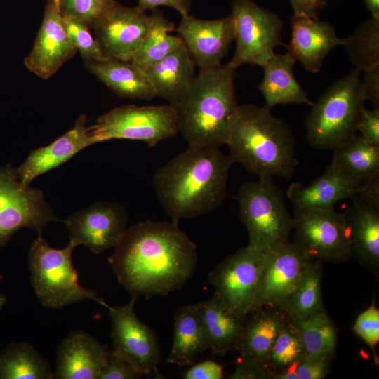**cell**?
<instances>
[{
  "label": "cell",
  "instance_id": "obj_1",
  "mask_svg": "<svg viewBox=\"0 0 379 379\" xmlns=\"http://www.w3.org/2000/svg\"><path fill=\"white\" fill-rule=\"evenodd\" d=\"M109 262L118 281L132 298L165 296L193 275L197 246L178 227L146 220L126 228Z\"/></svg>",
  "mask_w": 379,
  "mask_h": 379
},
{
  "label": "cell",
  "instance_id": "obj_2",
  "mask_svg": "<svg viewBox=\"0 0 379 379\" xmlns=\"http://www.w3.org/2000/svg\"><path fill=\"white\" fill-rule=\"evenodd\" d=\"M233 161L219 149L188 146L157 169V197L171 221L194 218L219 207L227 197Z\"/></svg>",
  "mask_w": 379,
  "mask_h": 379
},
{
  "label": "cell",
  "instance_id": "obj_3",
  "mask_svg": "<svg viewBox=\"0 0 379 379\" xmlns=\"http://www.w3.org/2000/svg\"><path fill=\"white\" fill-rule=\"evenodd\" d=\"M226 145L233 163L261 179H290L298 164L291 129L265 106H237L230 119Z\"/></svg>",
  "mask_w": 379,
  "mask_h": 379
},
{
  "label": "cell",
  "instance_id": "obj_4",
  "mask_svg": "<svg viewBox=\"0 0 379 379\" xmlns=\"http://www.w3.org/2000/svg\"><path fill=\"white\" fill-rule=\"evenodd\" d=\"M235 72L227 63L199 71L173 107L178 132L188 146L219 149L226 145L230 119L239 105Z\"/></svg>",
  "mask_w": 379,
  "mask_h": 379
},
{
  "label": "cell",
  "instance_id": "obj_5",
  "mask_svg": "<svg viewBox=\"0 0 379 379\" xmlns=\"http://www.w3.org/2000/svg\"><path fill=\"white\" fill-rule=\"evenodd\" d=\"M360 71L334 81L313 103L305 120L308 143L319 149L333 150L357 135V124L366 100Z\"/></svg>",
  "mask_w": 379,
  "mask_h": 379
},
{
  "label": "cell",
  "instance_id": "obj_6",
  "mask_svg": "<svg viewBox=\"0 0 379 379\" xmlns=\"http://www.w3.org/2000/svg\"><path fill=\"white\" fill-rule=\"evenodd\" d=\"M236 199L251 249L262 255L291 242L293 220L281 190L272 178H259L241 187Z\"/></svg>",
  "mask_w": 379,
  "mask_h": 379
},
{
  "label": "cell",
  "instance_id": "obj_7",
  "mask_svg": "<svg viewBox=\"0 0 379 379\" xmlns=\"http://www.w3.org/2000/svg\"><path fill=\"white\" fill-rule=\"evenodd\" d=\"M75 247L69 242L63 248H54L38 233L28 255L30 280L34 293L44 307L61 309L85 300H93L108 307L95 291L81 286L72 260Z\"/></svg>",
  "mask_w": 379,
  "mask_h": 379
},
{
  "label": "cell",
  "instance_id": "obj_8",
  "mask_svg": "<svg viewBox=\"0 0 379 379\" xmlns=\"http://www.w3.org/2000/svg\"><path fill=\"white\" fill-rule=\"evenodd\" d=\"M87 131L93 145L126 139L144 142L149 147L178 133L175 111L169 104L117 107L100 116Z\"/></svg>",
  "mask_w": 379,
  "mask_h": 379
},
{
  "label": "cell",
  "instance_id": "obj_9",
  "mask_svg": "<svg viewBox=\"0 0 379 379\" xmlns=\"http://www.w3.org/2000/svg\"><path fill=\"white\" fill-rule=\"evenodd\" d=\"M231 16L235 28V50L227 64L237 69L244 65L262 67L281 40L283 21L252 0H233Z\"/></svg>",
  "mask_w": 379,
  "mask_h": 379
},
{
  "label": "cell",
  "instance_id": "obj_10",
  "mask_svg": "<svg viewBox=\"0 0 379 379\" xmlns=\"http://www.w3.org/2000/svg\"><path fill=\"white\" fill-rule=\"evenodd\" d=\"M294 243L314 260L341 263L352 258L343 213L334 208H294Z\"/></svg>",
  "mask_w": 379,
  "mask_h": 379
},
{
  "label": "cell",
  "instance_id": "obj_11",
  "mask_svg": "<svg viewBox=\"0 0 379 379\" xmlns=\"http://www.w3.org/2000/svg\"><path fill=\"white\" fill-rule=\"evenodd\" d=\"M60 220L41 190L22 184L11 165L0 168V248L22 228L41 233Z\"/></svg>",
  "mask_w": 379,
  "mask_h": 379
},
{
  "label": "cell",
  "instance_id": "obj_12",
  "mask_svg": "<svg viewBox=\"0 0 379 379\" xmlns=\"http://www.w3.org/2000/svg\"><path fill=\"white\" fill-rule=\"evenodd\" d=\"M262 255L246 246L225 258L208 276L214 293L243 322L252 311Z\"/></svg>",
  "mask_w": 379,
  "mask_h": 379
},
{
  "label": "cell",
  "instance_id": "obj_13",
  "mask_svg": "<svg viewBox=\"0 0 379 379\" xmlns=\"http://www.w3.org/2000/svg\"><path fill=\"white\" fill-rule=\"evenodd\" d=\"M314 261L291 241L264 254L252 311L262 307L282 309Z\"/></svg>",
  "mask_w": 379,
  "mask_h": 379
},
{
  "label": "cell",
  "instance_id": "obj_14",
  "mask_svg": "<svg viewBox=\"0 0 379 379\" xmlns=\"http://www.w3.org/2000/svg\"><path fill=\"white\" fill-rule=\"evenodd\" d=\"M136 298L115 307L109 306L112 320L113 352L127 359L142 375L157 370L161 359L154 331L141 321L134 311Z\"/></svg>",
  "mask_w": 379,
  "mask_h": 379
},
{
  "label": "cell",
  "instance_id": "obj_15",
  "mask_svg": "<svg viewBox=\"0 0 379 379\" xmlns=\"http://www.w3.org/2000/svg\"><path fill=\"white\" fill-rule=\"evenodd\" d=\"M152 16L115 3L95 24V38L108 59L131 60L148 34Z\"/></svg>",
  "mask_w": 379,
  "mask_h": 379
},
{
  "label": "cell",
  "instance_id": "obj_16",
  "mask_svg": "<svg viewBox=\"0 0 379 379\" xmlns=\"http://www.w3.org/2000/svg\"><path fill=\"white\" fill-rule=\"evenodd\" d=\"M69 243L83 245L95 253L115 247L126 230L125 209L113 202H97L63 220Z\"/></svg>",
  "mask_w": 379,
  "mask_h": 379
},
{
  "label": "cell",
  "instance_id": "obj_17",
  "mask_svg": "<svg viewBox=\"0 0 379 379\" xmlns=\"http://www.w3.org/2000/svg\"><path fill=\"white\" fill-rule=\"evenodd\" d=\"M175 30L199 71L220 65L235 37L231 15L220 19L204 20L189 13L182 16Z\"/></svg>",
  "mask_w": 379,
  "mask_h": 379
},
{
  "label": "cell",
  "instance_id": "obj_18",
  "mask_svg": "<svg viewBox=\"0 0 379 379\" xmlns=\"http://www.w3.org/2000/svg\"><path fill=\"white\" fill-rule=\"evenodd\" d=\"M77 52L57 5L48 0L34 46L25 58V66L39 77L47 79Z\"/></svg>",
  "mask_w": 379,
  "mask_h": 379
},
{
  "label": "cell",
  "instance_id": "obj_19",
  "mask_svg": "<svg viewBox=\"0 0 379 379\" xmlns=\"http://www.w3.org/2000/svg\"><path fill=\"white\" fill-rule=\"evenodd\" d=\"M291 26V39L286 44V52L307 72H319L328 53L345 44V39L338 36L335 27L319 18L293 14Z\"/></svg>",
  "mask_w": 379,
  "mask_h": 379
},
{
  "label": "cell",
  "instance_id": "obj_20",
  "mask_svg": "<svg viewBox=\"0 0 379 379\" xmlns=\"http://www.w3.org/2000/svg\"><path fill=\"white\" fill-rule=\"evenodd\" d=\"M109 350L84 331H74L57 350L54 378L99 379Z\"/></svg>",
  "mask_w": 379,
  "mask_h": 379
},
{
  "label": "cell",
  "instance_id": "obj_21",
  "mask_svg": "<svg viewBox=\"0 0 379 379\" xmlns=\"http://www.w3.org/2000/svg\"><path fill=\"white\" fill-rule=\"evenodd\" d=\"M365 187V183L331 163L324 173L308 185L292 183L286 194L294 208L330 209L343 199H352L361 194Z\"/></svg>",
  "mask_w": 379,
  "mask_h": 379
},
{
  "label": "cell",
  "instance_id": "obj_22",
  "mask_svg": "<svg viewBox=\"0 0 379 379\" xmlns=\"http://www.w3.org/2000/svg\"><path fill=\"white\" fill-rule=\"evenodd\" d=\"M87 117L81 114L73 127L49 145L30 152L25 161L15 168L19 180L24 185L31 182L44 173L66 162L77 153L93 145L87 126Z\"/></svg>",
  "mask_w": 379,
  "mask_h": 379
},
{
  "label": "cell",
  "instance_id": "obj_23",
  "mask_svg": "<svg viewBox=\"0 0 379 379\" xmlns=\"http://www.w3.org/2000/svg\"><path fill=\"white\" fill-rule=\"evenodd\" d=\"M343 213L352 258L378 274L379 270V205L360 195Z\"/></svg>",
  "mask_w": 379,
  "mask_h": 379
},
{
  "label": "cell",
  "instance_id": "obj_24",
  "mask_svg": "<svg viewBox=\"0 0 379 379\" xmlns=\"http://www.w3.org/2000/svg\"><path fill=\"white\" fill-rule=\"evenodd\" d=\"M195 66L182 43L144 72L157 96L175 107L182 99L195 77Z\"/></svg>",
  "mask_w": 379,
  "mask_h": 379
},
{
  "label": "cell",
  "instance_id": "obj_25",
  "mask_svg": "<svg viewBox=\"0 0 379 379\" xmlns=\"http://www.w3.org/2000/svg\"><path fill=\"white\" fill-rule=\"evenodd\" d=\"M295 60L286 52L274 54L262 67L263 79L259 85L268 109L277 105L306 104L312 106L305 89L293 74Z\"/></svg>",
  "mask_w": 379,
  "mask_h": 379
},
{
  "label": "cell",
  "instance_id": "obj_26",
  "mask_svg": "<svg viewBox=\"0 0 379 379\" xmlns=\"http://www.w3.org/2000/svg\"><path fill=\"white\" fill-rule=\"evenodd\" d=\"M244 322L237 350L241 359L267 366L270 354L286 314L281 309L262 307Z\"/></svg>",
  "mask_w": 379,
  "mask_h": 379
},
{
  "label": "cell",
  "instance_id": "obj_27",
  "mask_svg": "<svg viewBox=\"0 0 379 379\" xmlns=\"http://www.w3.org/2000/svg\"><path fill=\"white\" fill-rule=\"evenodd\" d=\"M208 348V335L197 304L178 308L174 314L173 343L167 361L180 367L192 366Z\"/></svg>",
  "mask_w": 379,
  "mask_h": 379
},
{
  "label": "cell",
  "instance_id": "obj_28",
  "mask_svg": "<svg viewBox=\"0 0 379 379\" xmlns=\"http://www.w3.org/2000/svg\"><path fill=\"white\" fill-rule=\"evenodd\" d=\"M86 69L121 98L151 100L157 94L143 70L131 60L86 62Z\"/></svg>",
  "mask_w": 379,
  "mask_h": 379
},
{
  "label": "cell",
  "instance_id": "obj_29",
  "mask_svg": "<svg viewBox=\"0 0 379 379\" xmlns=\"http://www.w3.org/2000/svg\"><path fill=\"white\" fill-rule=\"evenodd\" d=\"M208 335L211 352L222 356L237 350L244 322L216 295L197 304Z\"/></svg>",
  "mask_w": 379,
  "mask_h": 379
},
{
  "label": "cell",
  "instance_id": "obj_30",
  "mask_svg": "<svg viewBox=\"0 0 379 379\" xmlns=\"http://www.w3.org/2000/svg\"><path fill=\"white\" fill-rule=\"evenodd\" d=\"M331 163L361 183L379 180V145L360 135L333 150Z\"/></svg>",
  "mask_w": 379,
  "mask_h": 379
},
{
  "label": "cell",
  "instance_id": "obj_31",
  "mask_svg": "<svg viewBox=\"0 0 379 379\" xmlns=\"http://www.w3.org/2000/svg\"><path fill=\"white\" fill-rule=\"evenodd\" d=\"M48 361L26 342L11 343L0 354V379H53Z\"/></svg>",
  "mask_w": 379,
  "mask_h": 379
},
{
  "label": "cell",
  "instance_id": "obj_32",
  "mask_svg": "<svg viewBox=\"0 0 379 379\" xmlns=\"http://www.w3.org/2000/svg\"><path fill=\"white\" fill-rule=\"evenodd\" d=\"M321 263L315 260L311 264L281 309L295 323L324 310L321 295Z\"/></svg>",
  "mask_w": 379,
  "mask_h": 379
},
{
  "label": "cell",
  "instance_id": "obj_33",
  "mask_svg": "<svg viewBox=\"0 0 379 379\" xmlns=\"http://www.w3.org/2000/svg\"><path fill=\"white\" fill-rule=\"evenodd\" d=\"M296 324L305 359L332 360L336 350L338 329L326 311L319 312Z\"/></svg>",
  "mask_w": 379,
  "mask_h": 379
},
{
  "label": "cell",
  "instance_id": "obj_34",
  "mask_svg": "<svg viewBox=\"0 0 379 379\" xmlns=\"http://www.w3.org/2000/svg\"><path fill=\"white\" fill-rule=\"evenodd\" d=\"M152 11L150 30L131 59L143 71L183 43L180 36L168 34L175 29L174 24L166 19L160 11Z\"/></svg>",
  "mask_w": 379,
  "mask_h": 379
},
{
  "label": "cell",
  "instance_id": "obj_35",
  "mask_svg": "<svg viewBox=\"0 0 379 379\" xmlns=\"http://www.w3.org/2000/svg\"><path fill=\"white\" fill-rule=\"evenodd\" d=\"M354 69L364 72L379 65V18L371 16L347 39L344 46Z\"/></svg>",
  "mask_w": 379,
  "mask_h": 379
},
{
  "label": "cell",
  "instance_id": "obj_36",
  "mask_svg": "<svg viewBox=\"0 0 379 379\" xmlns=\"http://www.w3.org/2000/svg\"><path fill=\"white\" fill-rule=\"evenodd\" d=\"M303 358L304 350L298 326L286 315L272 346L267 366L274 374Z\"/></svg>",
  "mask_w": 379,
  "mask_h": 379
},
{
  "label": "cell",
  "instance_id": "obj_37",
  "mask_svg": "<svg viewBox=\"0 0 379 379\" xmlns=\"http://www.w3.org/2000/svg\"><path fill=\"white\" fill-rule=\"evenodd\" d=\"M115 3L114 0H58V6L63 19L93 28Z\"/></svg>",
  "mask_w": 379,
  "mask_h": 379
},
{
  "label": "cell",
  "instance_id": "obj_38",
  "mask_svg": "<svg viewBox=\"0 0 379 379\" xmlns=\"http://www.w3.org/2000/svg\"><path fill=\"white\" fill-rule=\"evenodd\" d=\"M63 20L70 41L77 51H79L85 62H103L108 60L87 25L77 21Z\"/></svg>",
  "mask_w": 379,
  "mask_h": 379
},
{
  "label": "cell",
  "instance_id": "obj_39",
  "mask_svg": "<svg viewBox=\"0 0 379 379\" xmlns=\"http://www.w3.org/2000/svg\"><path fill=\"white\" fill-rule=\"evenodd\" d=\"M331 360H308L305 358L291 366L274 373L273 379H322L330 371Z\"/></svg>",
  "mask_w": 379,
  "mask_h": 379
},
{
  "label": "cell",
  "instance_id": "obj_40",
  "mask_svg": "<svg viewBox=\"0 0 379 379\" xmlns=\"http://www.w3.org/2000/svg\"><path fill=\"white\" fill-rule=\"evenodd\" d=\"M353 331L373 350L378 362L375 347L379 341V310L375 304L358 316Z\"/></svg>",
  "mask_w": 379,
  "mask_h": 379
},
{
  "label": "cell",
  "instance_id": "obj_41",
  "mask_svg": "<svg viewBox=\"0 0 379 379\" xmlns=\"http://www.w3.org/2000/svg\"><path fill=\"white\" fill-rule=\"evenodd\" d=\"M142 373L132 364L112 350H109L99 379H135Z\"/></svg>",
  "mask_w": 379,
  "mask_h": 379
},
{
  "label": "cell",
  "instance_id": "obj_42",
  "mask_svg": "<svg viewBox=\"0 0 379 379\" xmlns=\"http://www.w3.org/2000/svg\"><path fill=\"white\" fill-rule=\"evenodd\" d=\"M357 131L368 142L379 145V107L363 109L357 124Z\"/></svg>",
  "mask_w": 379,
  "mask_h": 379
},
{
  "label": "cell",
  "instance_id": "obj_43",
  "mask_svg": "<svg viewBox=\"0 0 379 379\" xmlns=\"http://www.w3.org/2000/svg\"><path fill=\"white\" fill-rule=\"evenodd\" d=\"M272 372L266 365L255 361L241 359L229 378L269 379L272 378Z\"/></svg>",
  "mask_w": 379,
  "mask_h": 379
},
{
  "label": "cell",
  "instance_id": "obj_44",
  "mask_svg": "<svg viewBox=\"0 0 379 379\" xmlns=\"http://www.w3.org/2000/svg\"><path fill=\"white\" fill-rule=\"evenodd\" d=\"M222 367L218 363L207 360L192 366L184 374L185 379H220Z\"/></svg>",
  "mask_w": 379,
  "mask_h": 379
},
{
  "label": "cell",
  "instance_id": "obj_45",
  "mask_svg": "<svg viewBox=\"0 0 379 379\" xmlns=\"http://www.w3.org/2000/svg\"><path fill=\"white\" fill-rule=\"evenodd\" d=\"M362 72L361 85L366 100H371L374 107H379V65Z\"/></svg>",
  "mask_w": 379,
  "mask_h": 379
},
{
  "label": "cell",
  "instance_id": "obj_46",
  "mask_svg": "<svg viewBox=\"0 0 379 379\" xmlns=\"http://www.w3.org/2000/svg\"><path fill=\"white\" fill-rule=\"evenodd\" d=\"M160 6L171 7L183 16L190 13L191 1L190 0H138L136 7L145 12L147 10H154Z\"/></svg>",
  "mask_w": 379,
  "mask_h": 379
},
{
  "label": "cell",
  "instance_id": "obj_47",
  "mask_svg": "<svg viewBox=\"0 0 379 379\" xmlns=\"http://www.w3.org/2000/svg\"><path fill=\"white\" fill-rule=\"evenodd\" d=\"M294 15L318 19L319 11L327 4L326 0H289Z\"/></svg>",
  "mask_w": 379,
  "mask_h": 379
},
{
  "label": "cell",
  "instance_id": "obj_48",
  "mask_svg": "<svg viewBox=\"0 0 379 379\" xmlns=\"http://www.w3.org/2000/svg\"><path fill=\"white\" fill-rule=\"evenodd\" d=\"M364 2L371 16L379 18V0H364Z\"/></svg>",
  "mask_w": 379,
  "mask_h": 379
},
{
  "label": "cell",
  "instance_id": "obj_49",
  "mask_svg": "<svg viewBox=\"0 0 379 379\" xmlns=\"http://www.w3.org/2000/svg\"><path fill=\"white\" fill-rule=\"evenodd\" d=\"M53 1L55 2V4L57 5V6H58V0H53Z\"/></svg>",
  "mask_w": 379,
  "mask_h": 379
}]
</instances>
